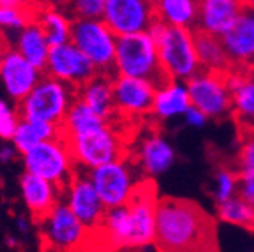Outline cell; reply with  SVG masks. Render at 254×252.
Wrapping results in <instances>:
<instances>
[{"label":"cell","instance_id":"6da1fadb","mask_svg":"<svg viewBox=\"0 0 254 252\" xmlns=\"http://www.w3.org/2000/svg\"><path fill=\"white\" fill-rule=\"evenodd\" d=\"M154 247L157 252H221L217 222L196 201L164 196L157 203Z\"/></svg>","mask_w":254,"mask_h":252},{"label":"cell","instance_id":"7a4b0ae2","mask_svg":"<svg viewBox=\"0 0 254 252\" xmlns=\"http://www.w3.org/2000/svg\"><path fill=\"white\" fill-rule=\"evenodd\" d=\"M157 186L154 178L138 180L131 199L124 206L111 208L104 215L97 235L111 252L154 245Z\"/></svg>","mask_w":254,"mask_h":252},{"label":"cell","instance_id":"3957f363","mask_svg":"<svg viewBox=\"0 0 254 252\" xmlns=\"http://www.w3.org/2000/svg\"><path fill=\"white\" fill-rule=\"evenodd\" d=\"M115 72L117 76L148 81L157 92L177 85L161 62L150 32L117 37Z\"/></svg>","mask_w":254,"mask_h":252},{"label":"cell","instance_id":"277c9868","mask_svg":"<svg viewBox=\"0 0 254 252\" xmlns=\"http://www.w3.org/2000/svg\"><path fill=\"white\" fill-rule=\"evenodd\" d=\"M117 122H119V117L106 127L81 134V136L65 138L74 159L76 170L92 171L101 166L129 159L131 154L127 150L126 130L120 129Z\"/></svg>","mask_w":254,"mask_h":252},{"label":"cell","instance_id":"5b68a950","mask_svg":"<svg viewBox=\"0 0 254 252\" xmlns=\"http://www.w3.org/2000/svg\"><path fill=\"white\" fill-rule=\"evenodd\" d=\"M150 36L155 41L159 57L164 69L171 74V78L189 79L203 71V65L196 55L194 43L190 30L179 27H168V25L157 23L150 28Z\"/></svg>","mask_w":254,"mask_h":252},{"label":"cell","instance_id":"8992f818","mask_svg":"<svg viewBox=\"0 0 254 252\" xmlns=\"http://www.w3.org/2000/svg\"><path fill=\"white\" fill-rule=\"evenodd\" d=\"M76 88L44 74L37 87L18 104L21 120L46 122L62 127L72 103L76 101Z\"/></svg>","mask_w":254,"mask_h":252},{"label":"cell","instance_id":"52a82bcc","mask_svg":"<svg viewBox=\"0 0 254 252\" xmlns=\"http://www.w3.org/2000/svg\"><path fill=\"white\" fill-rule=\"evenodd\" d=\"M23 157L25 173L36 175L55 186L65 187L76 175V164L64 136L32 148Z\"/></svg>","mask_w":254,"mask_h":252},{"label":"cell","instance_id":"ba28073f","mask_svg":"<svg viewBox=\"0 0 254 252\" xmlns=\"http://www.w3.org/2000/svg\"><path fill=\"white\" fill-rule=\"evenodd\" d=\"M71 43L94 63L99 74L117 76V36L106 27L103 20L72 21Z\"/></svg>","mask_w":254,"mask_h":252},{"label":"cell","instance_id":"9c48e42d","mask_svg":"<svg viewBox=\"0 0 254 252\" xmlns=\"http://www.w3.org/2000/svg\"><path fill=\"white\" fill-rule=\"evenodd\" d=\"M37 224L48 252L79 251L90 244L94 235L78 221V217L64 201H60Z\"/></svg>","mask_w":254,"mask_h":252},{"label":"cell","instance_id":"30bf717a","mask_svg":"<svg viewBox=\"0 0 254 252\" xmlns=\"http://www.w3.org/2000/svg\"><path fill=\"white\" fill-rule=\"evenodd\" d=\"M231 74H217L203 69L186 81L190 106L201 111L205 117L222 119L233 113V99L228 88Z\"/></svg>","mask_w":254,"mask_h":252},{"label":"cell","instance_id":"8fae6325","mask_svg":"<svg viewBox=\"0 0 254 252\" xmlns=\"http://www.w3.org/2000/svg\"><path fill=\"white\" fill-rule=\"evenodd\" d=\"M103 21L117 37L150 32L157 23L152 0H106Z\"/></svg>","mask_w":254,"mask_h":252},{"label":"cell","instance_id":"7c38bea8","mask_svg":"<svg viewBox=\"0 0 254 252\" xmlns=\"http://www.w3.org/2000/svg\"><path fill=\"white\" fill-rule=\"evenodd\" d=\"M64 203L71 208V212L78 217V221L95 233L101 228L106 215V206L101 201L99 194L92 186L87 171H76L67 186L64 187Z\"/></svg>","mask_w":254,"mask_h":252},{"label":"cell","instance_id":"4fadbf2b","mask_svg":"<svg viewBox=\"0 0 254 252\" xmlns=\"http://www.w3.org/2000/svg\"><path fill=\"white\" fill-rule=\"evenodd\" d=\"M44 74L78 90L85 83L94 79L99 72L74 44L67 43L52 48L46 67H44Z\"/></svg>","mask_w":254,"mask_h":252},{"label":"cell","instance_id":"5bb4252c","mask_svg":"<svg viewBox=\"0 0 254 252\" xmlns=\"http://www.w3.org/2000/svg\"><path fill=\"white\" fill-rule=\"evenodd\" d=\"M92 186L95 187L106 210L124 206L131 199L138 182L132 180L131 166L126 161H117L87 171Z\"/></svg>","mask_w":254,"mask_h":252},{"label":"cell","instance_id":"9a60e30c","mask_svg":"<svg viewBox=\"0 0 254 252\" xmlns=\"http://www.w3.org/2000/svg\"><path fill=\"white\" fill-rule=\"evenodd\" d=\"M157 90L148 81L126 76H115L113 79V103L120 119L136 120L154 111Z\"/></svg>","mask_w":254,"mask_h":252},{"label":"cell","instance_id":"2e32d148","mask_svg":"<svg viewBox=\"0 0 254 252\" xmlns=\"http://www.w3.org/2000/svg\"><path fill=\"white\" fill-rule=\"evenodd\" d=\"M43 76L44 72L27 62L14 48H7L0 55V81L9 97L18 104L37 87Z\"/></svg>","mask_w":254,"mask_h":252},{"label":"cell","instance_id":"e0dca14e","mask_svg":"<svg viewBox=\"0 0 254 252\" xmlns=\"http://www.w3.org/2000/svg\"><path fill=\"white\" fill-rule=\"evenodd\" d=\"M20 192L28 213L36 222L44 219L64 199V187L30 173L20 177Z\"/></svg>","mask_w":254,"mask_h":252},{"label":"cell","instance_id":"ac0fdd59","mask_svg":"<svg viewBox=\"0 0 254 252\" xmlns=\"http://www.w3.org/2000/svg\"><path fill=\"white\" fill-rule=\"evenodd\" d=\"M224 50L233 63L235 71L251 72L254 67V20L242 11L237 23L222 36ZM233 71V72H235Z\"/></svg>","mask_w":254,"mask_h":252},{"label":"cell","instance_id":"d6986e66","mask_svg":"<svg viewBox=\"0 0 254 252\" xmlns=\"http://www.w3.org/2000/svg\"><path fill=\"white\" fill-rule=\"evenodd\" d=\"M242 11V2L237 0H203L199 2L198 25L194 28H203L222 37L237 23Z\"/></svg>","mask_w":254,"mask_h":252},{"label":"cell","instance_id":"ffe728a7","mask_svg":"<svg viewBox=\"0 0 254 252\" xmlns=\"http://www.w3.org/2000/svg\"><path fill=\"white\" fill-rule=\"evenodd\" d=\"M192 43H194L196 55L203 69L217 74H231L235 71L233 63L224 50L221 36H215L212 32H206L203 28H192L190 30Z\"/></svg>","mask_w":254,"mask_h":252},{"label":"cell","instance_id":"44dd1931","mask_svg":"<svg viewBox=\"0 0 254 252\" xmlns=\"http://www.w3.org/2000/svg\"><path fill=\"white\" fill-rule=\"evenodd\" d=\"M132 161L148 178H152L170 168L173 162V150L157 132L152 130L145 138H141Z\"/></svg>","mask_w":254,"mask_h":252},{"label":"cell","instance_id":"7402d4cb","mask_svg":"<svg viewBox=\"0 0 254 252\" xmlns=\"http://www.w3.org/2000/svg\"><path fill=\"white\" fill-rule=\"evenodd\" d=\"M113 79L115 76L97 74L76 92V97L81 103H85L94 113L103 117L108 122H113L119 117L113 103Z\"/></svg>","mask_w":254,"mask_h":252},{"label":"cell","instance_id":"603a6c76","mask_svg":"<svg viewBox=\"0 0 254 252\" xmlns=\"http://www.w3.org/2000/svg\"><path fill=\"white\" fill-rule=\"evenodd\" d=\"M14 50L23 57L27 62L44 72L48 57L52 52V44L48 41L46 34L43 32L41 25L36 20L28 23L21 32H18Z\"/></svg>","mask_w":254,"mask_h":252},{"label":"cell","instance_id":"cb8c5ba5","mask_svg":"<svg viewBox=\"0 0 254 252\" xmlns=\"http://www.w3.org/2000/svg\"><path fill=\"white\" fill-rule=\"evenodd\" d=\"M228 88L233 99L231 119L235 120V124L254 126V79L251 78V72H231Z\"/></svg>","mask_w":254,"mask_h":252},{"label":"cell","instance_id":"d4e9b609","mask_svg":"<svg viewBox=\"0 0 254 252\" xmlns=\"http://www.w3.org/2000/svg\"><path fill=\"white\" fill-rule=\"evenodd\" d=\"M36 21L53 46L71 43L72 20L59 4H37Z\"/></svg>","mask_w":254,"mask_h":252},{"label":"cell","instance_id":"484cf974","mask_svg":"<svg viewBox=\"0 0 254 252\" xmlns=\"http://www.w3.org/2000/svg\"><path fill=\"white\" fill-rule=\"evenodd\" d=\"M199 2L194 0H157L155 2V14L157 21L168 27L192 28L198 25Z\"/></svg>","mask_w":254,"mask_h":252},{"label":"cell","instance_id":"4316f807","mask_svg":"<svg viewBox=\"0 0 254 252\" xmlns=\"http://www.w3.org/2000/svg\"><path fill=\"white\" fill-rule=\"evenodd\" d=\"M62 136V127L53 126L46 122H32V120H21L12 138V146L18 150V154L25 155L32 148L46 143L50 139H57Z\"/></svg>","mask_w":254,"mask_h":252},{"label":"cell","instance_id":"83f0119b","mask_svg":"<svg viewBox=\"0 0 254 252\" xmlns=\"http://www.w3.org/2000/svg\"><path fill=\"white\" fill-rule=\"evenodd\" d=\"M108 120L99 117L97 113L90 110L85 103H81L78 97L72 103L67 117L62 124V136L64 138H72V136H81V134L92 132L101 127L108 126Z\"/></svg>","mask_w":254,"mask_h":252},{"label":"cell","instance_id":"f1b7e54d","mask_svg":"<svg viewBox=\"0 0 254 252\" xmlns=\"http://www.w3.org/2000/svg\"><path fill=\"white\" fill-rule=\"evenodd\" d=\"M37 4L21 0H0V30L21 32L36 20Z\"/></svg>","mask_w":254,"mask_h":252},{"label":"cell","instance_id":"f546056e","mask_svg":"<svg viewBox=\"0 0 254 252\" xmlns=\"http://www.w3.org/2000/svg\"><path fill=\"white\" fill-rule=\"evenodd\" d=\"M189 108L190 101L187 90H184L179 85H173V87L166 88V90L157 92L152 115L157 117V119H168V117H173L177 113L187 111Z\"/></svg>","mask_w":254,"mask_h":252},{"label":"cell","instance_id":"4dcf8cb0","mask_svg":"<svg viewBox=\"0 0 254 252\" xmlns=\"http://www.w3.org/2000/svg\"><path fill=\"white\" fill-rule=\"evenodd\" d=\"M219 219L254 231V206L242 201L240 197H231L221 205H215Z\"/></svg>","mask_w":254,"mask_h":252},{"label":"cell","instance_id":"1f68e13d","mask_svg":"<svg viewBox=\"0 0 254 252\" xmlns=\"http://www.w3.org/2000/svg\"><path fill=\"white\" fill-rule=\"evenodd\" d=\"M59 5L67 12L72 21H95L103 20L106 0H74V2H64Z\"/></svg>","mask_w":254,"mask_h":252},{"label":"cell","instance_id":"d6a6232c","mask_svg":"<svg viewBox=\"0 0 254 252\" xmlns=\"http://www.w3.org/2000/svg\"><path fill=\"white\" fill-rule=\"evenodd\" d=\"M237 126L238 154L237 162L240 170H254V126L235 124Z\"/></svg>","mask_w":254,"mask_h":252},{"label":"cell","instance_id":"836d02e7","mask_svg":"<svg viewBox=\"0 0 254 252\" xmlns=\"http://www.w3.org/2000/svg\"><path fill=\"white\" fill-rule=\"evenodd\" d=\"M21 122L20 110L7 101L0 99V139L4 141H12L14 132Z\"/></svg>","mask_w":254,"mask_h":252},{"label":"cell","instance_id":"e575fe53","mask_svg":"<svg viewBox=\"0 0 254 252\" xmlns=\"http://www.w3.org/2000/svg\"><path fill=\"white\" fill-rule=\"evenodd\" d=\"M235 197H240L254 206V170H240Z\"/></svg>","mask_w":254,"mask_h":252},{"label":"cell","instance_id":"d590c367","mask_svg":"<svg viewBox=\"0 0 254 252\" xmlns=\"http://www.w3.org/2000/svg\"><path fill=\"white\" fill-rule=\"evenodd\" d=\"M32 221H34V219H30V217H27V215H18L16 217V229H18L21 235H28L32 229Z\"/></svg>","mask_w":254,"mask_h":252},{"label":"cell","instance_id":"8d00e7d4","mask_svg":"<svg viewBox=\"0 0 254 252\" xmlns=\"http://www.w3.org/2000/svg\"><path fill=\"white\" fill-rule=\"evenodd\" d=\"M186 115H187V120H189V124H192V126H201V124L205 122V119H206L201 111L196 110V108H192V106L186 111Z\"/></svg>","mask_w":254,"mask_h":252},{"label":"cell","instance_id":"74e56055","mask_svg":"<svg viewBox=\"0 0 254 252\" xmlns=\"http://www.w3.org/2000/svg\"><path fill=\"white\" fill-rule=\"evenodd\" d=\"M16 154H18V150H16L14 146L4 145L0 148V162H2V164H9V162L16 157Z\"/></svg>","mask_w":254,"mask_h":252},{"label":"cell","instance_id":"f35d334b","mask_svg":"<svg viewBox=\"0 0 254 252\" xmlns=\"http://www.w3.org/2000/svg\"><path fill=\"white\" fill-rule=\"evenodd\" d=\"M117 252H157V249L154 245H150V247H141V249H124V251H117Z\"/></svg>","mask_w":254,"mask_h":252},{"label":"cell","instance_id":"ab89813d","mask_svg":"<svg viewBox=\"0 0 254 252\" xmlns=\"http://www.w3.org/2000/svg\"><path fill=\"white\" fill-rule=\"evenodd\" d=\"M242 9H244V11H246L247 14H249L251 18H253V20H254V9H249V7H246V5H244V2H242Z\"/></svg>","mask_w":254,"mask_h":252},{"label":"cell","instance_id":"60d3db41","mask_svg":"<svg viewBox=\"0 0 254 252\" xmlns=\"http://www.w3.org/2000/svg\"><path fill=\"white\" fill-rule=\"evenodd\" d=\"M7 245H12V247H14V245H16V240H14V238L7 237Z\"/></svg>","mask_w":254,"mask_h":252},{"label":"cell","instance_id":"b9f144b4","mask_svg":"<svg viewBox=\"0 0 254 252\" xmlns=\"http://www.w3.org/2000/svg\"><path fill=\"white\" fill-rule=\"evenodd\" d=\"M244 5L249 7V9H254V2H244Z\"/></svg>","mask_w":254,"mask_h":252},{"label":"cell","instance_id":"7bdbcfd3","mask_svg":"<svg viewBox=\"0 0 254 252\" xmlns=\"http://www.w3.org/2000/svg\"><path fill=\"white\" fill-rule=\"evenodd\" d=\"M251 78L254 79V67H253V71H251Z\"/></svg>","mask_w":254,"mask_h":252},{"label":"cell","instance_id":"ee69618b","mask_svg":"<svg viewBox=\"0 0 254 252\" xmlns=\"http://www.w3.org/2000/svg\"><path fill=\"white\" fill-rule=\"evenodd\" d=\"M0 178H2V177H0Z\"/></svg>","mask_w":254,"mask_h":252}]
</instances>
